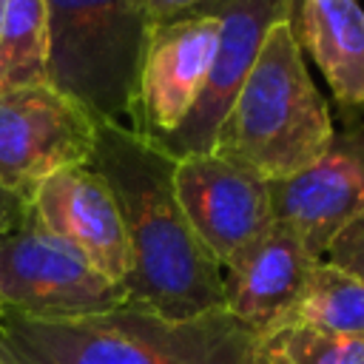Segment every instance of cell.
I'll use <instances>...</instances> for the list:
<instances>
[{
	"instance_id": "cell-15",
	"label": "cell",
	"mask_w": 364,
	"mask_h": 364,
	"mask_svg": "<svg viewBox=\"0 0 364 364\" xmlns=\"http://www.w3.org/2000/svg\"><path fill=\"white\" fill-rule=\"evenodd\" d=\"M46 0H0V94L46 82Z\"/></svg>"
},
{
	"instance_id": "cell-10",
	"label": "cell",
	"mask_w": 364,
	"mask_h": 364,
	"mask_svg": "<svg viewBox=\"0 0 364 364\" xmlns=\"http://www.w3.org/2000/svg\"><path fill=\"white\" fill-rule=\"evenodd\" d=\"M210 6L222 20V34L205 88L182 125L154 139L173 159L213 151L219 125L245 85L267 31L290 17L293 0H219Z\"/></svg>"
},
{
	"instance_id": "cell-3",
	"label": "cell",
	"mask_w": 364,
	"mask_h": 364,
	"mask_svg": "<svg viewBox=\"0 0 364 364\" xmlns=\"http://www.w3.org/2000/svg\"><path fill=\"white\" fill-rule=\"evenodd\" d=\"M336 119L316 88L290 20H279L219 125L210 154L242 162L264 179H284L324 154Z\"/></svg>"
},
{
	"instance_id": "cell-18",
	"label": "cell",
	"mask_w": 364,
	"mask_h": 364,
	"mask_svg": "<svg viewBox=\"0 0 364 364\" xmlns=\"http://www.w3.org/2000/svg\"><path fill=\"white\" fill-rule=\"evenodd\" d=\"M210 3H219V0H139L148 23H165V20H173L179 14L196 11V9L210 6Z\"/></svg>"
},
{
	"instance_id": "cell-14",
	"label": "cell",
	"mask_w": 364,
	"mask_h": 364,
	"mask_svg": "<svg viewBox=\"0 0 364 364\" xmlns=\"http://www.w3.org/2000/svg\"><path fill=\"white\" fill-rule=\"evenodd\" d=\"M279 324H307L341 336H364V279L318 259L293 307L270 327Z\"/></svg>"
},
{
	"instance_id": "cell-20",
	"label": "cell",
	"mask_w": 364,
	"mask_h": 364,
	"mask_svg": "<svg viewBox=\"0 0 364 364\" xmlns=\"http://www.w3.org/2000/svg\"><path fill=\"white\" fill-rule=\"evenodd\" d=\"M0 364H14V361H9V358H6L3 353H0Z\"/></svg>"
},
{
	"instance_id": "cell-8",
	"label": "cell",
	"mask_w": 364,
	"mask_h": 364,
	"mask_svg": "<svg viewBox=\"0 0 364 364\" xmlns=\"http://www.w3.org/2000/svg\"><path fill=\"white\" fill-rule=\"evenodd\" d=\"M219 34L213 6L148 26L136 77V134L159 139L182 125L205 88Z\"/></svg>"
},
{
	"instance_id": "cell-4",
	"label": "cell",
	"mask_w": 364,
	"mask_h": 364,
	"mask_svg": "<svg viewBox=\"0 0 364 364\" xmlns=\"http://www.w3.org/2000/svg\"><path fill=\"white\" fill-rule=\"evenodd\" d=\"M46 82L94 122L136 131V77L148 37L139 0H46Z\"/></svg>"
},
{
	"instance_id": "cell-1",
	"label": "cell",
	"mask_w": 364,
	"mask_h": 364,
	"mask_svg": "<svg viewBox=\"0 0 364 364\" xmlns=\"http://www.w3.org/2000/svg\"><path fill=\"white\" fill-rule=\"evenodd\" d=\"M91 165L111 185L128 233L131 267L119 284L125 304L168 321L222 310V264L182 213L173 188L176 159L125 125L97 122Z\"/></svg>"
},
{
	"instance_id": "cell-2",
	"label": "cell",
	"mask_w": 364,
	"mask_h": 364,
	"mask_svg": "<svg viewBox=\"0 0 364 364\" xmlns=\"http://www.w3.org/2000/svg\"><path fill=\"white\" fill-rule=\"evenodd\" d=\"M256 330L225 307L188 321L119 304L80 318L3 313L0 353L14 364H250Z\"/></svg>"
},
{
	"instance_id": "cell-12",
	"label": "cell",
	"mask_w": 364,
	"mask_h": 364,
	"mask_svg": "<svg viewBox=\"0 0 364 364\" xmlns=\"http://www.w3.org/2000/svg\"><path fill=\"white\" fill-rule=\"evenodd\" d=\"M316 262L293 228L273 222L222 264L225 310L256 333L270 327L293 307Z\"/></svg>"
},
{
	"instance_id": "cell-21",
	"label": "cell",
	"mask_w": 364,
	"mask_h": 364,
	"mask_svg": "<svg viewBox=\"0 0 364 364\" xmlns=\"http://www.w3.org/2000/svg\"><path fill=\"white\" fill-rule=\"evenodd\" d=\"M0 321H3V307H0Z\"/></svg>"
},
{
	"instance_id": "cell-6",
	"label": "cell",
	"mask_w": 364,
	"mask_h": 364,
	"mask_svg": "<svg viewBox=\"0 0 364 364\" xmlns=\"http://www.w3.org/2000/svg\"><path fill=\"white\" fill-rule=\"evenodd\" d=\"M270 182L273 222L296 230L313 259L364 216V111H344L333 139L307 168Z\"/></svg>"
},
{
	"instance_id": "cell-7",
	"label": "cell",
	"mask_w": 364,
	"mask_h": 364,
	"mask_svg": "<svg viewBox=\"0 0 364 364\" xmlns=\"http://www.w3.org/2000/svg\"><path fill=\"white\" fill-rule=\"evenodd\" d=\"M97 122L48 82L0 94V179L31 202L54 173L91 162Z\"/></svg>"
},
{
	"instance_id": "cell-13",
	"label": "cell",
	"mask_w": 364,
	"mask_h": 364,
	"mask_svg": "<svg viewBox=\"0 0 364 364\" xmlns=\"http://www.w3.org/2000/svg\"><path fill=\"white\" fill-rule=\"evenodd\" d=\"M290 28L344 111H364V6L361 0H293Z\"/></svg>"
},
{
	"instance_id": "cell-11",
	"label": "cell",
	"mask_w": 364,
	"mask_h": 364,
	"mask_svg": "<svg viewBox=\"0 0 364 364\" xmlns=\"http://www.w3.org/2000/svg\"><path fill=\"white\" fill-rule=\"evenodd\" d=\"M31 213L51 233L74 245L102 276L122 284L131 267L122 210L111 185L91 162L48 176L31 196Z\"/></svg>"
},
{
	"instance_id": "cell-16",
	"label": "cell",
	"mask_w": 364,
	"mask_h": 364,
	"mask_svg": "<svg viewBox=\"0 0 364 364\" xmlns=\"http://www.w3.org/2000/svg\"><path fill=\"white\" fill-rule=\"evenodd\" d=\"M250 364H364V336L279 324L256 333Z\"/></svg>"
},
{
	"instance_id": "cell-19",
	"label": "cell",
	"mask_w": 364,
	"mask_h": 364,
	"mask_svg": "<svg viewBox=\"0 0 364 364\" xmlns=\"http://www.w3.org/2000/svg\"><path fill=\"white\" fill-rule=\"evenodd\" d=\"M28 213H31V202L23 199L17 191H11L0 179V236L9 233V230H14Z\"/></svg>"
},
{
	"instance_id": "cell-9",
	"label": "cell",
	"mask_w": 364,
	"mask_h": 364,
	"mask_svg": "<svg viewBox=\"0 0 364 364\" xmlns=\"http://www.w3.org/2000/svg\"><path fill=\"white\" fill-rule=\"evenodd\" d=\"M173 188L185 219L219 264L273 225L270 182L219 154H191L173 165Z\"/></svg>"
},
{
	"instance_id": "cell-17",
	"label": "cell",
	"mask_w": 364,
	"mask_h": 364,
	"mask_svg": "<svg viewBox=\"0 0 364 364\" xmlns=\"http://www.w3.org/2000/svg\"><path fill=\"white\" fill-rule=\"evenodd\" d=\"M324 262L364 279V216L355 219L324 253Z\"/></svg>"
},
{
	"instance_id": "cell-5",
	"label": "cell",
	"mask_w": 364,
	"mask_h": 364,
	"mask_svg": "<svg viewBox=\"0 0 364 364\" xmlns=\"http://www.w3.org/2000/svg\"><path fill=\"white\" fill-rule=\"evenodd\" d=\"M125 304L117 282L102 276L74 245L34 213L0 236V307L26 318H80Z\"/></svg>"
}]
</instances>
